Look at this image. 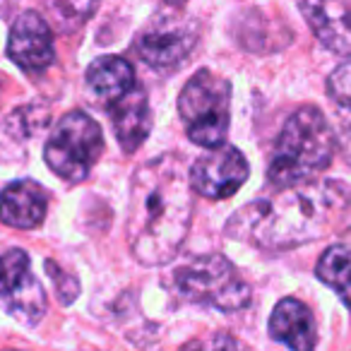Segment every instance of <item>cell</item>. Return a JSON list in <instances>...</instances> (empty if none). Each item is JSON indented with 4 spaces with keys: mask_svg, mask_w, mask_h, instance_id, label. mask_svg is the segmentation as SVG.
Instances as JSON below:
<instances>
[{
    "mask_svg": "<svg viewBox=\"0 0 351 351\" xmlns=\"http://www.w3.org/2000/svg\"><path fill=\"white\" fill-rule=\"evenodd\" d=\"M99 0H49V10L56 15V20L65 27L73 29L87 22L97 10Z\"/></svg>",
    "mask_w": 351,
    "mask_h": 351,
    "instance_id": "cell-18",
    "label": "cell"
},
{
    "mask_svg": "<svg viewBox=\"0 0 351 351\" xmlns=\"http://www.w3.org/2000/svg\"><path fill=\"white\" fill-rule=\"evenodd\" d=\"M248 171V161L236 147H212V152L191 166L193 191L210 200H224L243 186Z\"/></svg>",
    "mask_w": 351,
    "mask_h": 351,
    "instance_id": "cell-9",
    "label": "cell"
},
{
    "mask_svg": "<svg viewBox=\"0 0 351 351\" xmlns=\"http://www.w3.org/2000/svg\"><path fill=\"white\" fill-rule=\"evenodd\" d=\"M166 3H169V5H176V8H181L183 3H188V0H166Z\"/></svg>",
    "mask_w": 351,
    "mask_h": 351,
    "instance_id": "cell-20",
    "label": "cell"
},
{
    "mask_svg": "<svg viewBox=\"0 0 351 351\" xmlns=\"http://www.w3.org/2000/svg\"><path fill=\"white\" fill-rule=\"evenodd\" d=\"M171 289L178 298L212 306L221 313L243 311L250 303V287L234 263L219 253L197 255L173 269Z\"/></svg>",
    "mask_w": 351,
    "mask_h": 351,
    "instance_id": "cell-4",
    "label": "cell"
},
{
    "mask_svg": "<svg viewBox=\"0 0 351 351\" xmlns=\"http://www.w3.org/2000/svg\"><path fill=\"white\" fill-rule=\"evenodd\" d=\"M8 56L17 68L29 75H39L53 65V34L39 12L27 10L17 15L8 39Z\"/></svg>",
    "mask_w": 351,
    "mask_h": 351,
    "instance_id": "cell-10",
    "label": "cell"
},
{
    "mask_svg": "<svg viewBox=\"0 0 351 351\" xmlns=\"http://www.w3.org/2000/svg\"><path fill=\"white\" fill-rule=\"evenodd\" d=\"M137 84L135 68L121 56H104L87 68V87L94 101L108 111Z\"/></svg>",
    "mask_w": 351,
    "mask_h": 351,
    "instance_id": "cell-15",
    "label": "cell"
},
{
    "mask_svg": "<svg viewBox=\"0 0 351 351\" xmlns=\"http://www.w3.org/2000/svg\"><path fill=\"white\" fill-rule=\"evenodd\" d=\"M0 301L15 320L34 327L46 315L44 287L29 269V255L15 248L0 255Z\"/></svg>",
    "mask_w": 351,
    "mask_h": 351,
    "instance_id": "cell-8",
    "label": "cell"
},
{
    "mask_svg": "<svg viewBox=\"0 0 351 351\" xmlns=\"http://www.w3.org/2000/svg\"><path fill=\"white\" fill-rule=\"evenodd\" d=\"M335 149V128L330 125L325 113L315 106L298 108L289 116L277 137L272 161L267 166L269 186L282 191L313 181L332 164Z\"/></svg>",
    "mask_w": 351,
    "mask_h": 351,
    "instance_id": "cell-3",
    "label": "cell"
},
{
    "mask_svg": "<svg viewBox=\"0 0 351 351\" xmlns=\"http://www.w3.org/2000/svg\"><path fill=\"white\" fill-rule=\"evenodd\" d=\"M118 145L125 154H132L142 147L152 130V113L147 104V92L142 84H135L118 104L108 108Z\"/></svg>",
    "mask_w": 351,
    "mask_h": 351,
    "instance_id": "cell-12",
    "label": "cell"
},
{
    "mask_svg": "<svg viewBox=\"0 0 351 351\" xmlns=\"http://www.w3.org/2000/svg\"><path fill=\"white\" fill-rule=\"evenodd\" d=\"M186 132L200 147L224 145L231 121V84L212 70H197L178 97Z\"/></svg>",
    "mask_w": 351,
    "mask_h": 351,
    "instance_id": "cell-5",
    "label": "cell"
},
{
    "mask_svg": "<svg viewBox=\"0 0 351 351\" xmlns=\"http://www.w3.org/2000/svg\"><path fill=\"white\" fill-rule=\"evenodd\" d=\"M49 210V193L34 181H15L0 193V221L12 229H36Z\"/></svg>",
    "mask_w": 351,
    "mask_h": 351,
    "instance_id": "cell-14",
    "label": "cell"
},
{
    "mask_svg": "<svg viewBox=\"0 0 351 351\" xmlns=\"http://www.w3.org/2000/svg\"><path fill=\"white\" fill-rule=\"evenodd\" d=\"M269 335L293 351H311L317 344V327L311 308L298 298H282L269 317Z\"/></svg>",
    "mask_w": 351,
    "mask_h": 351,
    "instance_id": "cell-13",
    "label": "cell"
},
{
    "mask_svg": "<svg viewBox=\"0 0 351 351\" xmlns=\"http://www.w3.org/2000/svg\"><path fill=\"white\" fill-rule=\"evenodd\" d=\"M191 171L178 156H156L135 171L130 183L128 241L137 263L169 265L178 255L193 224Z\"/></svg>",
    "mask_w": 351,
    "mask_h": 351,
    "instance_id": "cell-2",
    "label": "cell"
},
{
    "mask_svg": "<svg viewBox=\"0 0 351 351\" xmlns=\"http://www.w3.org/2000/svg\"><path fill=\"white\" fill-rule=\"evenodd\" d=\"M104 152L99 123L84 111H70L56 123L46 142V164L65 181H84Z\"/></svg>",
    "mask_w": 351,
    "mask_h": 351,
    "instance_id": "cell-6",
    "label": "cell"
},
{
    "mask_svg": "<svg viewBox=\"0 0 351 351\" xmlns=\"http://www.w3.org/2000/svg\"><path fill=\"white\" fill-rule=\"evenodd\" d=\"M303 20L327 51L351 58V3L349 0H296Z\"/></svg>",
    "mask_w": 351,
    "mask_h": 351,
    "instance_id": "cell-11",
    "label": "cell"
},
{
    "mask_svg": "<svg viewBox=\"0 0 351 351\" xmlns=\"http://www.w3.org/2000/svg\"><path fill=\"white\" fill-rule=\"evenodd\" d=\"M315 274L320 282L339 293V298L351 308V229H346L317 260Z\"/></svg>",
    "mask_w": 351,
    "mask_h": 351,
    "instance_id": "cell-17",
    "label": "cell"
},
{
    "mask_svg": "<svg viewBox=\"0 0 351 351\" xmlns=\"http://www.w3.org/2000/svg\"><path fill=\"white\" fill-rule=\"evenodd\" d=\"M349 215L351 188L339 181L313 178L241 207L226 221V236L279 253L332 234Z\"/></svg>",
    "mask_w": 351,
    "mask_h": 351,
    "instance_id": "cell-1",
    "label": "cell"
},
{
    "mask_svg": "<svg viewBox=\"0 0 351 351\" xmlns=\"http://www.w3.org/2000/svg\"><path fill=\"white\" fill-rule=\"evenodd\" d=\"M197 25L176 12H161L137 34L135 53L154 70H176L195 51Z\"/></svg>",
    "mask_w": 351,
    "mask_h": 351,
    "instance_id": "cell-7",
    "label": "cell"
},
{
    "mask_svg": "<svg viewBox=\"0 0 351 351\" xmlns=\"http://www.w3.org/2000/svg\"><path fill=\"white\" fill-rule=\"evenodd\" d=\"M327 97L335 113V137L341 156L351 166V63H344L327 77Z\"/></svg>",
    "mask_w": 351,
    "mask_h": 351,
    "instance_id": "cell-16",
    "label": "cell"
},
{
    "mask_svg": "<svg viewBox=\"0 0 351 351\" xmlns=\"http://www.w3.org/2000/svg\"><path fill=\"white\" fill-rule=\"evenodd\" d=\"M46 269L51 272V279H53V284H56V291H58V298H60V303H73L75 298H77V291H80V282L73 277V274H68L65 269H60L58 265H53L49 260L46 263Z\"/></svg>",
    "mask_w": 351,
    "mask_h": 351,
    "instance_id": "cell-19",
    "label": "cell"
}]
</instances>
